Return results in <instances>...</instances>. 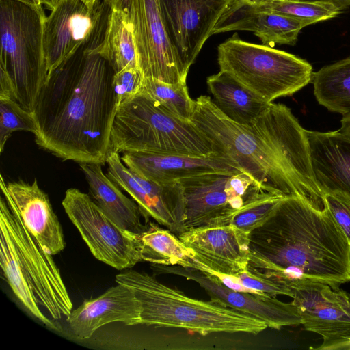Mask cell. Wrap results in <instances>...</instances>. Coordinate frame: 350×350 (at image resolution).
Listing matches in <instances>:
<instances>
[{
    "label": "cell",
    "mask_w": 350,
    "mask_h": 350,
    "mask_svg": "<svg viewBox=\"0 0 350 350\" xmlns=\"http://www.w3.org/2000/svg\"><path fill=\"white\" fill-rule=\"evenodd\" d=\"M100 44L83 46L49 73L37 99L36 142L64 161L103 165L111 152L120 104Z\"/></svg>",
    "instance_id": "cell-1"
},
{
    "label": "cell",
    "mask_w": 350,
    "mask_h": 350,
    "mask_svg": "<svg viewBox=\"0 0 350 350\" xmlns=\"http://www.w3.org/2000/svg\"><path fill=\"white\" fill-rule=\"evenodd\" d=\"M191 121L265 191L302 199L319 211L326 203L310 161L306 130L284 104L271 103L251 126L222 113L213 100L200 96Z\"/></svg>",
    "instance_id": "cell-2"
},
{
    "label": "cell",
    "mask_w": 350,
    "mask_h": 350,
    "mask_svg": "<svg viewBox=\"0 0 350 350\" xmlns=\"http://www.w3.org/2000/svg\"><path fill=\"white\" fill-rule=\"evenodd\" d=\"M250 247L247 269L286 286L310 280L338 289L350 281V244L327 206L283 198L250 232Z\"/></svg>",
    "instance_id": "cell-3"
},
{
    "label": "cell",
    "mask_w": 350,
    "mask_h": 350,
    "mask_svg": "<svg viewBox=\"0 0 350 350\" xmlns=\"http://www.w3.org/2000/svg\"><path fill=\"white\" fill-rule=\"evenodd\" d=\"M116 282L131 288L141 305L142 324L176 327L199 333L258 334L268 327L262 321L211 300L187 296L144 272L129 270L116 276Z\"/></svg>",
    "instance_id": "cell-4"
},
{
    "label": "cell",
    "mask_w": 350,
    "mask_h": 350,
    "mask_svg": "<svg viewBox=\"0 0 350 350\" xmlns=\"http://www.w3.org/2000/svg\"><path fill=\"white\" fill-rule=\"evenodd\" d=\"M42 5L0 0V96L33 113L48 71L44 51Z\"/></svg>",
    "instance_id": "cell-5"
},
{
    "label": "cell",
    "mask_w": 350,
    "mask_h": 350,
    "mask_svg": "<svg viewBox=\"0 0 350 350\" xmlns=\"http://www.w3.org/2000/svg\"><path fill=\"white\" fill-rule=\"evenodd\" d=\"M111 151L200 157L219 153L191 120L172 114L143 90L120 105L111 131Z\"/></svg>",
    "instance_id": "cell-6"
},
{
    "label": "cell",
    "mask_w": 350,
    "mask_h": 350,
    "mask_svg": "<svg viewBox=\"0 0 350 350\" xmlns=\"http://www.w3.org/2000/svg\"><path fill=\"white\" fill-rule=\"evenodd\" d=\"M219 70L226 72L268 103L291 96L312 82L306 60L264 44L242 40L238 33L217 48Z\"/></svg>",
    "instance_id": "cell-7"
},
{
    "label": "cell",
    "mask_w": 350,
    "mask_h": 350,
    "mask_svg": "<svg viewBox=\"0 0 350 350\" xmlns=\"http://www.w3.org/2000/svg\"><path fill=\"white\" fill-rule=\"evenodd\" d=\"M178 181L185 202L184 231L228 224L235 214L267 192L245 172L234 174L208 173Z\"/></svg>",
    "instance_id": "cell-8"
},
{
    "label": "cell",
    "mask_w": 350,
    "mask_h": 350,
    "mask_svg": "<svg viewBox=\"0 0 350 350\" xmlns=\"http://www.w3.org/2000/svg\"><path fill=\"white\" fill-rule=\"evenodd\" d=\"M120 11L129 25L145 77L186 83L184 69L166 32L157 0H105Z\"/></svg>",
    "instance_id": "cell-9"
},
{
    "label": "cell",
    "mask_w": 350,
    "mask_h": 350,
    "mask_svg": "<svg viewBox=\"0 0 350 350\" xmlns=\"http://www.w3.org/2000/svg\"><path fill=\"white\" fill-rule=\"evenodd\" d=\"M46 16L43 43L48 74L105 33L111 8L105 0H57Z\"/></svg>",
    "instance_id": "cell-10"
},
{
    "label": "cell",
    "mask_w": 350,
    "mask_h": 350,
    "mask_svg": "<svg viewBox=\"0 0 350 350\" xmlns=\"http://www.w3.org/2000/svg\"><path fill=\"white\" fill-rule=\"evenodd\" d=\"M0 219L6 224L39 305L54 319L70 316L72 303L51 257L28 230L16 208L0 198Z\"/></svg>",
    "instance_id": "cell-11"
},
{
    "label": "cell",
    "mask_w": 350,
    "mask_h": 350,
    "mask_svg": "<svg viewBox=\"0 0 350 350\" xmlns=\"http://www.w3.org/2000/svg\"><path fill=\"white\" fill-rule=\"evenodd\" d=\"M62 206L96 259L118 270L142 260L136 235L118 227L88 194L68 189Z\"/></svg>",
    "instance_id": "cell-12"
},
{
    "label": "cell",
    "mask_w": 350,
    "mask_h": 350,
    "mask_svg": "<svg viewBox=\"0 0 350 350\" xmlns=\"http://www.w3.org/2000/svg\"><path fill=\"white\" fill-rule=\"evenodd\" d=\"M172 45L184 69L191 66L234 0H157Z\"/></svg>",
    "instance_id": "cell-13"
},
{
    "label": "cell",
    "mask_w": 350,
    "mask_h": 350,
    "mask_svg": "<svg viewBox=\"0 0 350 350\" xmlns=\"http://www.w3.org/2000/svg\"><path fill=\"white\" fill-rule=\"evenodd\" d=\"M107 176L138 204L146 219H154L176 235L184 232L185 202L179 181L157 183L131 171L119 153L111 151Z\"/></svg>",
    "instance_id": "cell-14"
},
{
    "label": "cell",
    "mask_w": 350,
    "mask_h": 350,
    "mask_svg": "<svg viewBox=\"0 0 350 350\" xmlns=\"http://www.w3.org/2000/svg\"><path fill=\"white\" fill-rule=\"evenodd\" d=\"M286 286L304 329L323 338L316 349L350 331V297L345 291L310 280H295Z\"/></svg>",
    "instance_id": "cell-15"
},
{
    "label": "cell",
    "mask_w": 350,
    "mask_h": 350,
    "mask_svg": "<svg viewBox=\"0 0 350 350\" xmlns=\"http://www.w3.org/2000/svg\"><path fill=\"white\" fill-rule=\"evenodd\" d=\"M152 267L157 273L176 275L197 282L211 301L245 312L262 321L268 327L280 329L285 326L301 324L298 310L292 302L281 301L267 293L234 291L202 271L189 267L155 264Z\"/></svg>",
    "instance_id": "cell-16"
},
{
    "label": "cell",
    "mask_w": 350,
    "mask_h": 350,
    "mask_svg": "<svg viewBox=\"0 0 350 350\" xmlns=\"http://www.w3.org/2000/svg\"><path fill=\"white\" fill-rule=\"evenodd\" d=\"M178 237L196 260L213 270L237 275L248 269L250 234L232 224L194 228Z\"/></svg>",
    "instance_id": "cell-17"
},
{
    "label": "cell",
    "mask_w": 350,
    "mask_h": 350,
    "mask_svg": "<svg viewBox=\"0 0 350 350\" xmlns=\"http://www.w3.org/2000/svg\"><path fill=\"white\" fill-rule=\"evenodd\" d=\"M122 162L138 175L157 183H170L208 173L243 172L226 155L191 156L152 152H125Z\"/></svg>",
    "instance_id": "cell-18"
},
{
    "label": "cell",
    "mask_w": 350,
    "mask_h": 350,
    "mask_svg": "<svg viewBox=\"0 0 350 350\" xmlns=\"http://www.w3.org/2000/svg\"><path fill=\"white\" fill-rule=\"evenodd\" d=\"M0 186L5 199L16 208L24 224L44 250L51 255L62 252L65 242L60 223L37 180L31 184L22 180L6 183L1 175Z\"/></svg>",
    "instance_id": "cell-19"
},
{
    "label": "cell",
    "mask_w": 350,
    "mask_h": 350,
    "mask_svg": "<svg viewBox=\"0 0 350 350\" xmlns=\"http://www.w3.org/2000/svg\"><path fill=\"white\" fill-rule=\"evenodd\" d=\"M67 321L73 336L88 339L108 323L142 324L141 305L131 288L118 284L98 297L85 300L72 310Z\"/></svg>",
    "instance_id": "cell-20"
},
{
    "label": "cell",
    "mask_w": 350,
    "mask_h": 350,
    "mask_svg": "<svg viewBox=\"0 0 350 350\" xmlns=\"http://www.w3.org/2000/svg\"><path fill=\"white\" fill-rule=\"evenodd\" d=\"M315 181L324 194L350 200V135L306 130Z\"/></svg>",
    "instance_id": "cell-21"
},
{
    "label": "cell",
    "mask_w": 350,
    "mask_h": 350,
    "mask_svg": "<svg viewBox=\"0 0 350 350\" xmlns=\"http://www.w3.org/2000/svg\"><path fill=\"white\" fill-rule=\"evenodd\" d=\"M304 27L293 18L250 8L241 0H234L222 14L212 35L230 31L253 32L264 45H295L300 31Z\"/></svg>",
    "instance_id": "cell-22"
},
{
    "label": "cell",
    "mask_w": 350,
    "mask_h": 350,
    "mask_svg": "<svg viewBox=\"0 0 350 350\" xmlns=\"http://www.w3.org/2000/svg\"><path fill=\"white\" fill-rule=\"evenodd\" d=\"M89 185L92 200L101 211L121 229L139 234L148 221L138 204L127 198L122 189L105 174L100 163H80Z\"/></svg>",
    "instance_id": "cell-23"
},
{
    "label": "cell",
    "mask_w": 350,
    "mask_h": 350,
    "mask_svg": "<svg viewBox=\"0 0 350 350\" xmlns=\"http://www.w3.org/2000/svg\"><path fill=\"white\" fill-rule=\"evenodd\" d=\"M206 83L217 108L242 125L251 126L271 103L222 70L208 77Z\"/></svg>",
    "instance_id": "cell-24"
},
{
    "label": "cell",
    "mask_w": 350,
    "mask_h": 350,
    "mask_svg": "<svg viewBox=\"0 0 350 350\" xmlns=\"http://www.w3.org/2000/svg\"><path fill=\"white\" fill-rule=\"evenodd\" d=\"M142 260L165 266L192 268L193 251L171 230L149 221L147 228L135 234Z\"/></svg>",
    "instance_id": "cell-25"
},
{
    "label": "cell",
    "mask_w": 350,
    "mask_h": 350,
    "mask_svg": "<svg viewBox=\"0 0 350 350\" xmlns=\"http://www.w3.org/2000/svg\"><path fill=\"white\" fill-rule=\"evenodd\" d=\"M0 264L11 289L24 307L49 328L57 326L40 310L38 300L5 222L0 219Z\"/></svg>",
    "instance_id": "cell-26"
},
{
    "label": "cell",
    "mask_w": 350,
    "mask_h": 350,
    "mask_svg": "<svg viewBox=\"0 0 350 350\" xmlns=\"http://www.w3.org/2000/svg\"><path fill=\"white\" fill-rule=\"evenodd\" d=\"M312 82L321 105L342 116L350 113V57L322 67Z\"/></svg>",
    "instance_id": "cell-27"
},
{
    "label": "cell",
    "mask_w": 350,
    "mask_h": 350,
    "mask_svg": "<svg viewBox=\"0 0 350 350\" xmlns=\"http://www.w3.org/2000/svg\"><path fill=\"white\" fill-rule=\"evenodd\" d=\"M100 51L116 72L124 68H139L131 29L118 10L111 8Z\"/></svg>",
    "instance_id": "cell-28"
},
{
    "label": "cell",
    "mask_w": 350,
    "mask_h": 350,
    "mask_svg": "<svg viewBox=\"0 0 350 350\" xmlns=\"http://www.w3.org/2000/svg\"><path fill=\"white\" fill-rule=\"evenodd\" d=\"M243 2L254 10L273 12L297 20L304 27L334 18L341 12L332 3L323 0H250Z\"/></svg>",
    "instance_id": "cell-29"
},
{
    "label": "cell",
    "mask_w": 350,
    "mask_h": 350,
    "mask_svg": "<svg viewBox=\"0 0 350 350\" xmlns=\"http://www.w3.org/2000/svg\"><path fill=\"white\" fill-rule=\"evenodd\" d=\"M142 90L172 114L191 120L196 103L190 97L186 83L172 84L145 77Z\"/></svg>",
    "instance_id": "cell-30"
},
{
    "label": "cell",
    "mask_w": 350,
    "mask_h": 350,
    "mask_svg": "<svg viewBox=\"0 0 350 350\" xmlns=\"http://www.w3.org/2000/svg\"><path fill=\"white\" fill-rule=\"evenodd\" d=\"M25 131L38 133L37 125L33 113L25 109L10 97L0 96V152L3 151L5 144L14 131Z\"/></svg>",
    "instance_id": "cell-31"
},
{
    "label": "cell",
    "mask_w": 350,
    "mask_h": 350,
    "mask_svg": "<svg viewBox=\"0 0 350 350\" xmlns=\"http://www.w3.org/2000/svg\"><path fill=\"white\" fill-rule=\"evenodd\" d=\"M283 198L285 197L265 192L235 214L229 224L250 234L254 229L262 224Z\"/></svg>",
    "instance_id": "cell-32"
},
{
    "label": "cell",
    "mask_w": 350,
    "mask_h": 350,
    "mask_svg": "<svg viewBox=\"0 0 350 350\" xmlns=\"http://www.w3.org/2000/svg\"><path fill=\"white\" fill-rule=\"evenodd\" d=\"M144 79L140 68H124L116 72L113 86L118 103L138 94L143 89Z\"/></svg>",
    "instance_id": "cell-33"
},
{
    "label": "cell",
    "mask_w": 350,
    "mask_h": 350,
    "mask_svg": "<svg viewBox=\"0 0 350 350\" xmlns=\"http://www.w3.org/2000/svg\"><path fill=\"white\" fill-rule=\"evenodd\" d=\"M237 276L244 286L256 293H267L275 297L278 295L293 297V292L287 286L252 273L248 269L237 274Z\"/></svg>",
    "instance_id": "cell-34"
},
{
    "label": "cell",
    "mask_w": 350,
    "mask_h": 350,
    "mask_svg": "<svg viewBox=\"0 0 350 350\" xmlns=\"http://www.w3.org/2000/svg\"><path fill=\"white\" fill-rule=\"evenodd\" d=\"M326 205L350 244V201L336 193L324 196Z\"/></svg>",
    "instance_id": "cell-35"
},
{
    "label": "cell",
    "mask_w": 350,
    "mask_h": 350,
    "mask_svg": "<svg viewBox=\"0 0 350 350\" xmlns=\"http://www.w3.org/2000/svg\"><path fill=\"white\" fill-rule=\"evenodd\" d=\"M340 122L341 126L338 131L340 133L350 135V113L343 115Z\"/></svg>",
    "instance_id": "cell-36"
},
{
    "label": "cell",
    "mask_w": 350,
    "mask_h": 350,
    "mask_svg": "<svg viewBox=\"0 0 350 350\" xmlns=\"http://www.w3.org/2000/svg\"><path fill=\"white\" fill-rule=\"evenodd\" d=\"M332 3L340 11H342L350 6V0H323Z\"/></svg>",
    "instance_id": "cell-37"
},
{
    "label": "cell",
    "mask_w": 350,
    "mask_h": 350,
    "mask_svg": "<svg viewBox=\"0 0 350 350\" xmlns=\"http://www.w3.org/2000/svg\"><path fill=\"white\" fill-rule=\"evenodd\" d=\"M39 3L42 5L47 7L49 9H51L53 5L57 0H38Z\"/></svg>",
    "instance_id": "cell-38"
},
{
    "label": "cell",
    "mask_w": 350,
    "mask_h": 350,
    "mask_svg": "<svg viewBox=\"0 0 350 350\" xmlns=\"http://www.w3.org/2000/svg\"><path fill=\"white\" fill-rule=\"evenodd\" d=\"M90 5H93L98 0H83Z\"/></svg>",
    "instance_id": "cell-39"
},
{
    "label": "cell",
    "mask_w": 350,
    "mask_h": 350,
    "mask_svg": "<svg viewBox=\"0 0 350 350\" xmlns=\"http://www.w3.org/2000/svg\"><path fill=\"white\" fill-rule=\"evenodd\" d=\"M23 1H29V2L33 3H36V4H40L38 0H23Z\"/></svg>",
    "instance_id": "cell-40"
},
{
    "label": "cell",
    "mask_w": 350,
    "mask_h": 350,
    "mask_svg": "<svg viewBox=\"0 0 350 350\" xmlns=\"http://www.w3.org/2000/svg\"><path fill=\"white\" fill-rule=\"evenodd\" d=\"M241 1H249L250 0H241Z\"/></svg>",
    "instance_id": "cell-41"
},
{
    "label": "cell",
    "mask_w": 350,
    "mask_h": 350,
    "mask_svg": "<svg viewBox=\"0 0 350 350\" xmlns=\"http://www.w3.org/2000/svg\"><path fill=\"white\" fill-rule=\"evenodd\" d=\"M340 196H341V195H340ZM347 199H348V198H347ZM348 200L350 201V200H349V199H348Z\"/></svg>",
    "instance_id": "cell-42"
}]
</instances>
